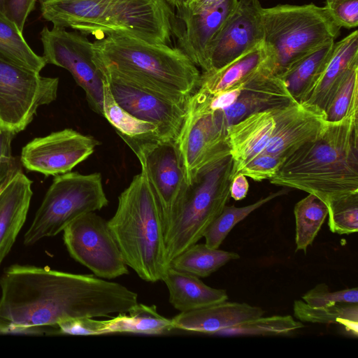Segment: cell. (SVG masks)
Listing matches in <instances>:
<instances>
[{
	"label": "cell",
	"instance_id": "7a4b0ae2",
	"mask_svg": "<svg viewBox=\"0 0 358 358\" xmlns=\"http://www.w3.org/2000/svg\"><path fill=\"white\" fill-rule=\"evenodd\" d=\"M269 181L314 194L326 205L358 193V110L327 121L315 139L285 158Z\"/></svg>",
	"mask_w": 358,
	"mask_h": 358
},
{
	"label": "cell",
	"instance_id": "83f0119b",
	"mask_svg": "<svg viewBox=\"0 0 358 358\" xmlns=\"http://www.w3.org/2000/svg\"><path fill=\"white\" fill-rule=\"evenodd\" d=\"M334 43L335 41L328 42L310 51L278 76L297 101L307 85L329 58Z\"/></svg>",
	"mask_w": 358,
	"mask_h": 358
},
{
	"label": "cell",
	"instance_id": "ee69618b",
	"mask_svg": "<svg viewBox=\"0 0 358 358\" xmlns=\"http://www.w3.org/2000/svg\"><path fill=\"white\" fill-rule=\"evenodd\" d=\"M248 189L247 177L241 173H237L231 182L230 196L235 201L242 200L246 196Z\"/></svg>",
	"mask_w": 358,
	"mask_h": 358
},
{
	"label": "cell",
	"instance_id": "5bb4252c",
	"mask_svg": "<svg viewBox=\"0 0 358 358\" xmlns=\"http://www.w3.org/2000/svg\"><path fill=\"white\" fill-rule=\"evenodd\" d=\"M99 144L94 137L68 128L34 138L22 148L20 159L29 171L55 176L71 171Z\"/></svg>",
	"mask_w": 358,
	"mask_h": 358
},
{
	"label": "cell",
	"instance_id": "d590c367",
	"mask_svg": "<svg viewBox=\"0 0 358 358\" xmlns=\"http://www.w3.org/2000/svg\"><path fill=\"white\" fill-rule=\"evenodd\" d=\"M329 230L339 235L358 230V193L335 200L327 205Z\"/></svg>",
	"mask_w": 358,
	"mask_h": 358
},
{
	"label": "cell",
	"instance_id": "836d02e7",
	"mask_svg": "<svg viewBox=\"0 0 358 358\" xmlns=\"http://www.w3.org/2000/svg\"><path fill=\"white\" fill-rule=\"evenodd\" d=\"M304 326L291 315L259 317L227 328L217 334L220 336H275L297 331Z\"/></svg>",
	"mask_w": 358,
	"mask_h": 358
},
{
	"label": "cell",
	"instance_id": "c3c4849f",
	"mask_svg": "<svg viewBox=\"0 0 358 358\" xmlns=\"http://www.w3.org/2000/svg\"><path fill=\"white\" fill-rule=\"evenodd\" d=\"M331 1V0H326V1Z\"/></svg>",
	"mask_w": 358,
	"mask_h": 358
},
{
	"label": "cell",
	"instance_id": "d4e9b609",
	"mask_svg": "<svg viewBox=\"0 0 358 358\" xmlns=\"http://www.w3.org/2000/svg\"><path fill=\"white\" fill-rule=\"evenodd\" d=\"M169 290V300L180 313L188 312L228 300L224 289H215L199 277L169 266L162 280Z\"/></svg>",
	"mask_w": 358,
	"mask_h": 358
},
{
	"label": "cell",
	"instance_id": "30bf717a",
	"mask_svg": "<svg viewBox=\"0 0 358 358\" xmlns=\"http://www.w3.org/2000/svg\"><path fill=\"white\" fill-rule=\"evenodd\" d=\"M59 78L0 59V127L15 134L33 120L38 109L56 100Z\"/></svg>",
	"mask_w": 358,
	"mask_h": 358
},
{
	"label": "cell",
	"instance_id": "4316f807",
	"mask_svg": "<svg viewBox=\"0 0 358 358\" xmlns=\"http://www.w3.org/2000/svg\"><path fill=\"white\" fill-rule=\"evenodd\" d=\"M236 252L212 248L205 243H195L175 257L169 266L199 278H205L228 262L239 259Z\"/></svg>",
	"mask_w": 358,
	"mask_h": 358
},
{
	"label": "cell",
	"instance_id": "8fae6325",
	"mask_svg": "<svg viewBox=\"0 0 358 358\" xmlns=\"http://www.w3.org/2000/svg\"><path fill=\"white\" fill-rule=\"evenodd\" d=\"M119 136L137 157L159 203L165 225L179 208L189 187L176 141Z\"/></svg>",
	"mask_w": 358,
	"mask_h": 358
},
{
	"label": "cell",
	"instance_id": "44dd1931",
	"mask_svg": "<svg viewBox=\"0 0 358 358\" xmlns=\"http://www.w3.org/2000/svg\"><path fill=\"white\" fill-rule=\"evenodd\" d=\"M238 0H228L217 6L190 15L176 28V46L203 72L208 69L207 50L209 44L236 7Z\"/></svg>",
	"mask_w": 358,
	"mask_h": 358
},
{
	"label": "cell",
	"instance_id": "6da1fadb",
	"mask_svg": "<svg viewBox=\"0 0 358 358\" xmlns=\"http://www.w3.org/2000/svg\"><path fill=\"white\" fill-rule=\"evenodd\" d=\"M0 287V332L29 333L73 318L110 317L138 303V294L122 284L48 267L12 265Z\"/></svg>",
	"mask_w": 358,
	"mask_h": 358
},
{
	"label": "cell",
	"instance_id": "7402d4cb",
	"mask_svg": "<svg viewBox=\"0 0 358 358\" xmlns=\"http://www.w3.org/2000/svg\"><path fill=\"white\" fill-rule=\"evenodd\" d=\"M264 311L246 303L228 300L202 308L180 313L171 319L174 329L217 334L240 323L263 316Z\"/></svg>",
	"mask_w": 358,
	"mask_h": 358
},
{
	"label": "cell",
	"instance_id": "7c38bea8",
	"mask_svg": "<svg viewBox=\"0 0 358 358\" xmlns=\"http://www.w3.org/2000/svg\"><path fill=\"white\" fill-rule=\"evenodd\" d=\"M40 39L46 64L66 69L85 91L92 110L103 115V78L93 61L92 42L78 31L46 26Z\"/></svg>",
	"mask_w": 358,
	"mask_h": 358
},
{
	"label": "cell",
	"instance_id": "5b68a950",
	"mask_svg": "<svg viewBox=\"0 0 358 358\" xmlns=\"http://www.w3.org/2000/svg\"><path fill=\"white\" fill-rule=\"evenodd\" d=\"M108 224L127 266L145 281L162 280L168 268L164 217L143 171L118 196Z\"/></svg>",
	"mask_w": 358,
	"mask_h": 358
},
{
	"label": "cell",
	"instance_id": "b9f144b4",
	"mask_svg": "<svg viewBox=\"0 0 358 358\" xmlns=\"http://www.w3.org/2000/svg\"><path fill=\"white\" fill-rule=\"evenodd\" d=\"M37 0H10L7 17L19 31L23 33L24 24L31 11L35 9Z\"/></svg>",
	"mask_w": 358,
	"mask_h": 358
},
{
	"label": "cell",
	"instance_id": "ba28073f",
	"mask_svg": "<svg viewBox=\"0 0 358 358\" xmlns=\"http://www.w3.org/2000/svg\"><path fill=\"white\" fill-rule=\"evenodd\" d=\"M108 204L101 173L70 171L55 176L24 234V244L29 245L55 236L78 217Z\"/></svg>",
	"mask_w": 358,
	"mask_h": 358
},
{
	"label": "cell",
	"instance_id": "9c48e42d",
	"mask_svg": "<svg viewBox=\"0 0 358 358\" xmlns=\"http://www.w3.org/2000/svg\"><path fill=\"white\" fill-rule=\"evenodd\" d=\"M176 143L189 186L203 171L231 155L227 129L198 90L187 102Z\"/></svg>",
	"mask_w": 358,
	"mask_h": 358
},
{
	"label": "cell",
	"instance_id": "f35d334b",
	"mask_svg": "<svg viewBox=\"0 0 358 358\" xmlns=\"http://www.w3.org/2000/svg\"><path fill=\"white\" fill-rule=\"evenodd\" d=\"M15 135L12 131L0 127V189L17 172L22 171L20 157H15L12 154V141Z\"/></svg>",
	"mask_w": 358,
	"mask_h": 358
},
{
	"label": "cell",
	"instance_id": "9a60e30c",
	"mask_svg": "<svg viewBox=\"0 0 358 358\" xmlns=\"http://www.w3.org/2000/svg\"><path fill=\"white\" fill-rule=\"evenodd\" d=\"M262 8L259 0H238L208 45L207 71L226 65L263 43Z\"/></svg>",
	"mask_w": 358,
	"mask_h": 358
},
{
	"label": "cell",
	"instance_id": "7bdbcfd3",
	"mask_svg": "<svg viewBox=\"0 0 358 358\" xmlns=\"http://www.w3.org/2000/svg\"><path fill=\"white\" fill-rule=\"evenodd\" d=\"M228 0H185L176 8V17L180 21L190 15L217 6Z\"/></svg>",
	"mask_w": 358,
	"mask_h": 358
},
{
	"label": "cell",
	"instance_id": "4dcf8cb0",
	"mask_svg": "<svg viewBox=\"0 0 358 358\" xmlns=\"http://www.w3.org/2000/svg\"><path fill=\"white\" fill-rule=\"evenodd\" d=\"M294 214L296 251L302 250L306 253L308 247L313 243L328 215V208L320 198L308 194L296 203Z\"/></svg>",
	"mask_w": 358,
	"mask_h": 358
},
{
	"label": "cell",
	"instance_id": "f6af8a7d",
	"mask_svg": "<svg viewBox=\"0 0 358 358\" xmlns=\"http://www.w3.org/2000/svg\"><path fill=\"white\" fill-rule=\"evenodd\" d=\"M9 1L10 0H0V18L8 22H9L7 17Z\"/></svg>",
	"mask_w": 358,
	"mask_h": 358
},
{
	"label": "cell",
	"instance_id": "ac0fdd59",
	"mask_svg": "<svg viewBox=\"0 0 358 358\" xmlns=\"http://www.w3.org/2000/svg\"><path fill=\"white\" fill-rule=\"evenodd\" d=\"M324 110L315 105L295 101L287 105L275 134L262 153L286 158L315 139L327 124Z\"/></svg>",
	"mask_w": 358,
	"mask_h": 358
},
{
	"label": "cell",
	"instance_id": "ab89813d",
	"mask_svg": "<svg viewBox=\"0 0 358 358\" xmlns=\"http://www.w3.org/2000/svg\"><path fill=\"white\" fill-rule=\"evenodd\" d=\"M59 333L74 336H99L108 334L106 320L94 317L73 318L59 322Z\"/></svg>",
	"mask_w": 358,
	"mask_h": 358
},
{
	"label": "cell",
	"instance_id": "d6986e66",
	"mask_svg": "<svg viewBox=\"0 0 358 358\" xmlns=\"http://www.w3.org/2000/svg\"><path fill=\"white\" fill-rule=\"evenodd\" d=\"M295 101L279 77L264 72L242 84L241 94L231 106L215 112L227 129L253 113Z\"/></svg>",
	"mask_w": 358,
	"mask_h": 358
},
{
	"label": "cell",
	"instance_id": "bcb514c9",
	"mask_svg": "<svg viewBox=\"0 0 358 358\" xmlns=\"http://www.w3.org/2000/svg\"><path fill=\"white\" fill-rule=\"evenodd\" d=\"M185 0H164V1L173 9L178 8Z\"/></svg>",
	"mask_w": 358,
	"mask_h": 358
},
{
	"label": "cell",
	"instance_id": "f1b7e54d",
	"mask_svg": "<svg viewBox=\"0 0 358 358\" xmlns=\"http://www.w3.org/2000/svg\"><path fill=\"white\" fill-rule=\"evenodd\" d=\"M294 316L301 322L338 324L352 336L358 335V303H337L325 306H312L301 300L294 302Z\"/></svg>",
	"mask_w": 358,
	"mask_h": 358
},
{
	"label": "cell",
	"instance_id": "f546056e",
	"mask_svg": "<svg viewBox=\"0 0 358 358\" xmlns=\"http://www.w3.org/2000/svg\"><path fill=\"white\" fill-rule=\"evenodd\" d=\"M103 116L116 132L133 138L161 139L159 129L155 124L135 117L117 103L103 75Z\"/></svg>",
	"mask_w": 358,
	"mask_h": 358
},
{
	"label": "cell",
	"instance_id": "d6a6232c",
	"mask_svg": "<svg viewBox=\"0 0 358 358\" xmlns=\"http://www.w3.org/2000/svg\"><path fill=\"white\" fill-rule=\"evenodd\" d=\"M289 188H283L273 192L257 201L243 207L225 206L221 213L215 218L206 231L203 237L205 244L212 248H219L231 230L239 222L248 217L262 206L272 199L287 194Z\"/></svg>",
	"mask_w": 358,
	"mask_h": 358
},
{
	"label": "cell",
	"instance_id": "60d3db41",
	"mask_svg": "<svg viewBox=\"0 0 358 358\" xmlns=\"http://www.w3.org/2000/svg\"><path fill=\"white\" fill-rule=\"evenodd\" d=\"M334 22L341 28L358 25V0H331L324 6Z\"/></svg>",
	"mask_w": 358,
	"mask_h": 358
},
{
	"label": "cell",
	"instance_id": "ffe728a7",
	"mask_svg": "<svg viewBox=\"0 0 358 358\" xmlns=\"http://www.w3.org/2000/svg\"><path fill=\"white\" fill-rule=\"evenodd\" d=\"M358 64V31L334 43L332 52L322 69L307 85L299 102L325 110L348 71Z\"/></svg>",
	"mask_w": 358,
	"mask_h": 358
},
{
	"label": "cell",
	"instance_id": "52a82bcc",
	"mask_svg": "<svg viewBox=\"0 0 358 358\" xmlns=\"http://www.w3.org/2000/svg\"><path fill=\"white\" fill-rule=\"evenodd\" d=\"M230 156L203 171L189 187L179 208L164 225L166 263L196 243L230 199Z\"/></svg>",
	"mask_w": 358,
	"mask_h": 358
},
{
	"label": "cell",
	"instance_id": "484cf974",
	"mask_svg": "<svg viewBox=\"0 0 358 358\" xmlns=\"http://www.w3.org/2000/svg\"><path fill=\"white\" fill-rule=\"evenodd\" d=\"M106 320L108 334L159 335L168 333L174 329L171 319L158 313L156 306L139 303L128 312L118 313Z\"/></svg>",
	"mask_w": 358,
	"mask_h": 358
},
{
	"label": "cell",
	"instance_id": "8d00e7d4",
	"mask_svg": "<svg viewBox=\"0 0 358 358\" xmlns=\"http://www.w3.org/2000/svg\"><path fill=\"white\" fill-rule=\"evenodd\" d=\"M304 302L312 306H325L337 303H358L357 287L331 292L324 283L317 285L303 296Z\"/></svg>",
	"mask_w": 358,
	"mask_h": 358
},
{
	"label": "cell",
	"instance_id": "603a6c76",
	"mask_svg": "<svg viewBox=\"0 0 358 358\" xmlns=\"http://www.w3.org/2000/svg\"><path fill=\"white\" fill-rule=\"evenodd\" d=\"M32 181L17 172L0 192V265L22 228L33 195Z\"/></svg>",
	"mask_w": 358,
	"mask_h": 358
},
{
	"label": "cell",
	"instance_id": "e0dca14e",
	"mask_svg": "<svg viewBox=\"0 0 358 358\" xmlns=\"http://www.w3.org/2000/svg\"><path fill=\"white\" fill-rule=\"evenodd\" d=\"M287 105L253 113L227 128V138L233 159L231 178L245 164L264 152L275 134L280 117Z\"/></svg>",
	"mask_w": 358,
	"mask_h": 358
},
{
	"label": "cell",
	"instance_id": "8992f818",
	"mask_svg": "<svg viewBox=\"0 0 358 358\" xmlns=\"http://www.w3.org/2000/svg\"><path fill=\"white\" fill-rule=\"evenodd\" d=\"M263 45L278 76L315 48L334 41L341 27L325 6L280 4L263 8Z\"/></svg>",
	"mask_w": 358,
	"mask_h": 358
},
{
	"label": "cell",
	"instance_id": "74e56055",
	"mask_svg": "<svg viewBox=\"0 0 358 358\" xmlns=\"http://www.w3.org/2000/svg\"><path fill=\"white\" fill-rule=\"evenodd\" d=\"M285 158L267 153H261L245 164L239 171L245 176L256 182L270 180L278 171Z\"/></svg>",
	"mask_w": 358,
	"mask_h": 358
},
{
	"label": "cell",
	"instance_id": "277c9868",
	"mask_svg": "<svg viewBox=\"0 0 358 358\" xmlns=\"http://www.w3.org/2000/svg\"><path fill=\"white\" fill-rule=\"evenodd\" d=\"M41 17L53 27L71 28L96 39L133 36L169 45L176 17L164 0H37Z\"/></svg>",
	"mask_w": 358,
	"mask_h": 358
},
{
	"label": "cell",
	"instance_id": "4fadbf2b",
	"mask_svg": "<svg viewBox=\"0 0 358 358\" xmlns=\"http://www.w3.org/2000/svg\"><path fill=\"white\" fill-rule=\"evenodd\" d=\"M63 239L71 257L96 276L110 280L129 273L108 221L94 212L69 223L63 230Z\"/></svg>",
	"mask_w": 358,
	"mask_h": 358
},
{
	"label": "cell",
	"instance_id": "2e32d148",
	"mask_svg": "<svg viewBox=\"0 0 358 358\" xmlns=\"http://www.w3.org/2000/svg\"><path fill=\"white\" fill-rule=\"evenodd\" d=\"M101 72L122 108L135 117L155 124L161 139L176 140L185 116L186 105L177 104L113 74Z\"/></svg>",
	"mask_w": 358,
	"mask_h": 358
},
{
	"label": "cell",
	"instance_id": "e575fe53",
	"mask_svg": "<svg viewBox=\"0 0 358 358\" xmlns=\"http://www.w3.org/2000/svg\"><path fill=\"white\" fill-rule=\"evenodd\" d=\"M355 110H358V64L348 71L328 104L325 110L327 120H341Z\"/></svg>",
	"mask_w": 358,
	"mask_h": 358
},
{
	"label": "cell",
	"instance_id": "1f68e13d",
	"mask_svg": "<svg viewBox=\"0 0 358 358\" xmlns=\"http://www.w3.org/2000/svg\"><path fill=\"white\" fill-rule=\"evenodd\" d=\"M0 59L38 73L47 64L43 57L30 48L22 33L1 18Z\"/></svg>",
	"mask_w": 358,
	"mask_h": 358
},
{
	"label": "cell",
	"instance_id": "cb8c5ba5",
	"mask_svg": "<svg viewBox=\"0 0 358 358\" xmlns=\"http://www.w3.org/2000/svg\"><path fill=\"white\" fill-rule=\"evenodd\" d=\"M264 72L274 73L262 43L219 69L202 72L198 89L214 95Z\"/></svg>",
	"mask_w": 358,
	"mask_h": 358
},
{
	"label": "cell",
	"instance_id": "7dc6e473",
	"mask_svg": "<svg viewBox=\"0 0 358 358\" xmlns=\"http://www.w3.org/2000/svg\"><path fill=\"white\" fill-rule=\"evenodd\" d=\"M3 188H2V189H3ZM0 189V192H1V189Z\"/></svg>",
	"mask_w": 358,
	"mask_h": 358
},
{
	"label": "cell",
	"instance_id": "3957f363",
	"mask_svg": "<svg viewBox=\"0 0 358 358\" xmlns=\"http://www.w3.org/2000/svg\"><path fill=\"white\" fill-rule=\"evenodd\" d=\"M93 61L101 71L185 106L199 86L201 73L177 47L111 34L92 42Z\"/></svg>",
	"mask_w": 358,
	"mask_h": 358
}]
</instances>
